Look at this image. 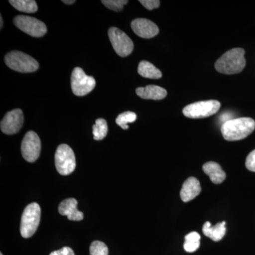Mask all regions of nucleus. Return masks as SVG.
<instances>
[{
    "label": "nucleus",
    "instance_id": "5701e85b",
    "mask_svg": "<svg viewBox=\"0 0 255 255\" xmlns=\"http://www.w3.org/2000/svg\"><path fill=\"white\" fill-rule=\"evenodd\" d=\"M90 255H109V249L105 243L94 241L90 246Z\"/></svg>",
    "mask_w": 255,
    "mask_h": 255
},
{
    "label": "nucleus",
    "instance_id": "b1692460",
    "mask_svg": "<svg viewBox=\"0 0 255 255\" xmlns=\"http://www.w3.org/2000/svg\"><path fill=\"white\" fill-rule=\"evenodd\" d=\"M102 2L108 9L115 11H122L124 5L128 3L127 0H102Z\"/></svg>",
    "mask_w": 255,
    "mask_h": 255
},
{
    "label": "nucleus",
    "instance_id": "a211bd4d",
    "mask_svg": "<svg viewBox=\"0 0 255 255\" xmlns=\"http://www.w3.org/2000/svg\"><path fill=\"white\" fill-rule=\"evenodd\" d=\"M137 73L139 75L145 78L153 79L157 80L162 78V72L156 68L155 65H152L150 62L143 61L140 62L137 68Z\"/></svg>",
    "mask_w": 255,
    "mask_h": 255
},
{
    "label": "nucleus",
    "instance_id": "412c9836",
    "mask_svg": "<svg viewBox=\"0 0 255 255\" xmlns=\"http://www.w3.org/2000/svg\"><path fill=\"white\" fill-rule=\"evenodd\" d=\"M94 139L96 140H102L107 136L108 132V126L105 119H98L96 121L95 125L92 127Z\"/></svg>",
    "mask_w": 255,
    "mask_h": 255
},
{
    "label": "nucleus",
    "instance_id": "6ab92c4d",
    "mask_svg": "<svg viewBox=\"0 0 255 255\" xmlns=\"http://www.w3.org/2000/svg\"><path fill=\"white\" fill-rule=\"evenodd\" d=\"M9 2L21 12L35 13L38 11V5L34 0H9Z\"/></svg>",
    "mask_w": 255,
    "mask_h": 255
},
{
    "label": "nucleus",
    "instance_id": "a878e982",
    "mask_svg": "<svg viewBox=\"0 0 255 255\" xmlns=\"http://www.w3.org/2000/svg\"><path fill=\"white\" fill-rule=\"evenodd\" d=\"M142 6L148 10L157 9L160 5V1L159 0H140Z\"/></svg>",
    "mask_w": 255,
    "mask_h": 255
},
{
    "label": "nucleus",
    "instance_id": "ddd939ff",
    "mask_svg": "<svg viewBox=\"0 0 255 255\" xmlns=\"http://www.w3.org/2000/svg\"><path fill=\"white\" fill-rule=\"evenodd\" d=\"M58 211L60 214L66 216L70 221H80L84 219L83 213L78 211V201L74 198L62 201L58 207Z\"/></svg>",
    "mask_w": 255,
    "mask_h": 255
},
{
    "label": "nucleus",
    "instance_id": "cd10ccee",
    "mask_svg": "<svg viewBox=\"0 0 255 255\" xmlns=\"http://www.w3.org/2000/svg\"><path fill=\"white\" fill-rule=\"evenodd\" d=\"M62 1L66 4H72L75 2V0H63Z\"/></svg>",
    "mask_w": 255,
    "mask_h": 255
},
{
    "label": "nucleus",
    "instance_id": "9d476101",
    "mask_svg": "<svg viewBox=\"0 0 255 255\" xmlns=\"http://www.w3.org/2000/svg\"><path fill=\"white\" fill-rule=\"evenodd\" d=\"M21 154L28 162H34L39 157L41 150L40 137L34 131H28L21 142Z\"/></svg>",
    "mask_w": 255,
    "mask_h": 255
},
{
    "label": "nucleus",
    "instance_id": "aec40b11",
    "mask_svg": "<svg viewBox=\"0 0 255 255\" xmlns=\"http://www.w3.org/2000/svg\"><path fill=\"white\" fill-rule=\"evenodd\" d=\"M201 236L199 233L191 232L185 236L184 248L187 253H194L200 247Z\"/></svg>",
    "mask_w": 255,
    "mask_h": 255
},
{
    "label": "nucleus",
    "instance_id": "c756f323",
    "mask_svg": "<svg viewBox=\"0 0 255 255\" xmlns=\"http://www.w3.org/2000/svg\"><path fill=\"white\" fill-rule=\"evenodd\" d=\"M0 255H2V253H1V254H0Z\"/></svg>",
    "mask_w": 255,
    "mask_h": 255
},
{
    "label": "nucleus",
    "instance_id": "1a4fd4ad",
    "mask_svg": "<svg viewBox=\"0 0 255 255\" xmlns=\"http://www.w3.org/2000/svg\"><path fill=\"white\" fill-rule=\"evenodd\" d=\"M109 38L114 50L121 57H127L132 53L133 42L122 30L117 27L109 29Z\"/></svg>",
    "mask_w": 255,
    "mask_h": 255
},
{
    "label": "nucleus",
    "instance_id": "6e6552de",
    "mask_svg": "<svg viewBox=\"0 0 255 255\" xmlns=\"http://www.w3.org/2000/svg\"><path fill=\"white\" fill-rule=\"evenodd\" d=\"M15 26L21 31L33 37H42L46 34L47 27L43 21L32 16L18 15L14 17Z\"/></svg>",
    "mask_w": 255,
    "mask_h": 255
},
{
    "label": "nucleus",
    "instance_id": "4be33fe9",
    "mask_svg": "<svg viewBox=\"0 0 255 255\" xmlns=\"http://www.w3.org/2000/svg\"><path fill=\"white\" fill-rule=\"evenodd\" d=\"M136 119L137 115L134 112H126L119 114L118 117L116 119V123L124 130H127L128 129V124L132 123L136 120Z\"/></svg>",
    "mask_w": 255,
    "mask_h": 255
},
{
    "label": "nucleus",
    "instance_id": "f3484780",
    "mask_svg": "<svg viewBox=\"0 0 255 255\" xmlns=\"http://www.w3.org/2000/svg\"><path fill=\"white\" fill-rule=\"evenodd\" d=\"M226 221L217 223L215 226H211V223L207 221L203 226L204 234L215 242H219L222 240L226 235Z\"/></svg>",
    "mask_w": 255,
    "mask_h": 255
},
{
    "label": "nucleus",
    "instance_id": "2eb2a0df",
    "mask_svg": "<svg viewBox=\"0 0 255 255\" xmlns=\"http://www.w3.org/2000/svg\"><path fill=\"white\" fill-rule=\"evenodd\" d=\"M137 95L144 100H162L167 95L166 90L157 85H147L145 87H138L135 90Z\"/></svg>",
    "mask_w": 255,
    "mask_h": 255
},
{
    "label": "nucleus",
    "instance_id": "393cba45",
    "mask_svg": "<svg viewBox=\"0 0 255 255\" xmlns=\"http://www.w3.org/2000/svg\"><path fill=\"white\" fill-rule=\"evenodd\" d=\"M246 166L248 170L255 172V150L252 151L247 157Z\"/></svg>",
    "mask_w": 255,
    "mask_h": 255
},
{
    "label": "nucleus",
    "instance_id": "9b49d317",
    "mask_svg": "<svg viewBox=\"0 0 255 255\" xmlns=\"http://www.w3.org/2000/svg\"><path fill=\"white\" fill-rule=\"evenodd\" d=\"M23 114L22 111L16 109L7 112L0 124L1 132L6 135L17 133L23 124Z\"/></svg>",
    "mask_w": 255,
    "mask_h": 255
},
{
    "label": "nucleus",
    "instance_id": "423d86ee",
    "mask_svg": "<svg viewBox=\"0 0 255 255\" xmlns=\"http://www.w3.org/2000/svg\"><path fill=\"white\" fill-rule=\"evenodd\" d=\"M221 108L219 101L208 100L195 102L184 107L183 114L187 118L203 119L217 113Z\"/></svg>",
    "mask_w": 255,
    "mask_h": 255
},
{
    "label": "nucleus",
    "instance_id": "20e7f679",
    "mask_svg": "<svg viewBox=\"0 0 255 255\" xmlns=\"http://www.w3.org/2000/svg\"><path fill=\"white\" fill-rule=\"evenodd\" d=\"M41 207L37 203H32L25 208L20 227L23 238H31L36 233L41 221Z\"/></svg>",
    "mask_w": 255,
    "mask_h": 255
},
{
    "label": "nucleus",
    "instance_id": "0eeeda50",
    "mask_svg": "<svg viewBox=\"0 0 255 255\" xmlns=\"http://www.w3.org/2000/svg\"><path fill=\"white\" fill-rule=\"evenodd\" d=\"M96 81L93 77L88 76L82 68L74 69L71 75V88L74 95L83 97L95 89Z\"/></svg>",
    "mask_w": 255,
    "mask_h": 255
},
{
    "label": "nucleus",
    "instance_id": "dca6fc26",
    "mask_svg": "<svg viewBox=\"0 0 255 255\" xmlns=\"http://www.w3.org/2000/svg\"><path fill=\"white\" fill-rule=\"evenodd\" d=\"M204 173L210 177L211 182L216 184H221L226 179V174L219 164L215 162H208L203 166Z\"/></svg>",
    "mask_w": 255,
    "mask_h": 255
},
{
    "label": "nucleus",
    "instance_id": "bb28decb",
    "mask_svg": "<svg viewBox=\"0 0 255 255\" xmlns=\"http://www.w3.org/2000/svg\"><path fill=\"white\" fill-rule=\"evenodd\" d=\"M50 255H75V253L71 248L65 247L58 251L53 252Z\"/></svg>",
    "mask_w": 255,
    "mask_h": 255
},
{
    "label": "nucleus",
    "instance_id": "c85d7f7f",
    "mask_svg": "<svg viewBox=\"0 0 255 255\" xmlns=\"http://www.w3.org/2000/svg\"><path fill=\"white\" fill-rule=\"evenodd\" d=\"M0 18H1V26H0V27H1V28H2L3 27V18H2V16H0Z\"/></svg>",
    "mask_w": 255,
    "mask_h": 255
},
{
    "label": "nucleus",
    "instance_id": "f03ea898",
    "mask_svg": "<svg viewBox=\"0 0 255 255\" xmlns=\"http://www.w3.org/2000/svg\"><path fill=\"white\" fill-rule=\"evenodd\" d=\"M245 50L243 48H233L228 50L217 60L215 68L220 73L234 75L241 73L246 65Z\"/></svg>",
    "mask_w": 255,
    "mask_h": 255
},
{
    "label": "nucleus",
    "instance_id": "f257e3e1",
    "mask_svg": "<svg viewBox=\"0 0 255 255\" xmlns=\"http://www.w3.org/2000/svg\"><path fill=\"white\" fill-rule=\"evenodd\" d=\"M255 129L254 119L243 117L233 119L223 124L221 132L225 140L237 141L251 135Z\"/></svg>",
    "mask_w": 255,
    "mask_h": 255
},
{
    "label": "nucleus",
    "instance_id": "f8f14e48",
    "mask_svg": "<svg viewBox=\"0 0 255 255\" xmlns=\"http://www.w3.org/2000/svg\"><path fill=\"white\" fill-rule=\"evenodd\" d=\"M134 33L142 38H151L159 33V28L155 23L147 18H135L131 22Z\"/></svg>",
    "mask_w": 255,
    "mask_h": 255
},
{
    "label": "nucleus",
    "instance_id": "7ed1b4c3",
    "mask_svg": "<svg viewBox=\"0 0 255 255\" xmlns=\"http://www.w3.org/2000/svg\"><path fill=\"white\" fill-rule=\"evenodd\" d=\"M4 62L11 70L22 73H33L39 67L36 60L18 50L9 52L5 55Z\"/></svg>",
    "mask_w": 255,
    "mask_h": 255
},
{
    "label": "nucleus",
    "instance_id": "39448f33",
    "mask_svg": "<svg viewBox=\"0 0 255 255\" xmlns=\"http://www.w3.org/2000/svg\"><path fill=\"white\" fill-rule=\"evenodd\" d=\"M55 164L57 171L61 175L73 173L76 167V159L70 146L66 144L58 146L55 152Z\"/></svg>",
    "mask_w": 255,
    "mask_h": 255
},
{
    "label": "nucleus",
    "instance_id": "4468645a",
    "mask_svg": "<svg viewBox=\"0 0 255 255\" xmlns=\"http://www.w3.org/2000/svg\"><path fill=\"white\" fill-rule=\"evenodd\" d=\"M201 187L200 182L195 177L188 178L183 184L180 196L184 202H189L195 199L200 194Z\"/></svg>",
    "mask_w": 255,
    "mask_h": 255
}]
</instances>
